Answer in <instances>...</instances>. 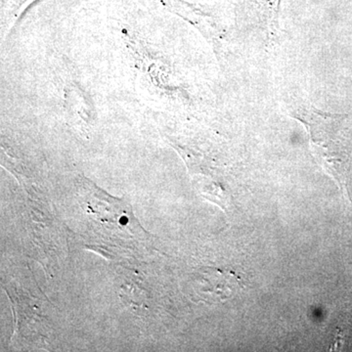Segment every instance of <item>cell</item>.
Instances as JSON below:
<instances>
[{"instance_id": "1", "label": "cell", "mask_w": 352, "mask_h": 352, "mask_svg": "<svg viewBox=\"0 0 352 352\" xmlns=\"http://www.w3.org/2000/svg\"><path fill=\"white\" fill-rule=\"evenodd\" d=\"M244 288L242 278L234 271L207 268L197 280L195 291L204 302H222Z\"/></svg>"}]
</instances>
